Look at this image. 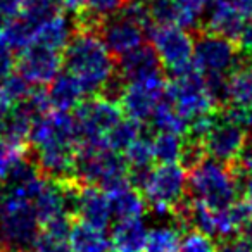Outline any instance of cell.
I'll return each instance as SVG.
<instances>
[{"instance_id":"cell-17","label":"cell","mask_w":252,"mask_h":252,"mask_svg":"<svg viewBox=\"0 0 252 252\" xmlns=\"http://www.w3.org/2000/svg\"><path fill=\"white\" fill-rule=\"evenodd\" d=\"M211 12L206 21V32L216 33L237 42L245 28V18L230 4H209Z\"/></svg>"},{"instance_id":"cell-14","label":"cell","mask_w":252,"mask_h":252,"mask_svg":"<svg viewBox=\"0 0 252 252\" xmlns=\"http://www.w3.org/2000/svg\"><path fill=\"white\" fill-rule=\"evenodd\" d=\"M161 59L152 45H140L118 59L116 71L126 81H142L161 74Z\"/></svg>"},{"instance_id":"cell-28","label":"cell","mask_w":252,"mask_h":252,"mask_svg":"<svg viewBox=\"0 0 252 252\" xmlns=\"http://www.w3.org/2000/svg\"><path fill=\"white\" fill-rule=\"evenodd\" d=\"M26 159V145L0 140V182H5L12 169Z\"/></svg>"},{"instance_id":"cell-18","label":"cell","mask_w":252,"mask_h":252,"mask_svg":"<svg viewBox=\"0 0 252 252\" xmlns=\"http://www.w3.org/2000/svg\"><path fill=\"white\" fill-rule=\"evenodd\" d=\"M74 33H76L74 19H69L63 14H56L40 26L33 43H40V45L50 47V49L61 52L67 47Z\"/></svg>"},{"instance_id":"cell-3","label":"cell","mask_w":252,"mask_h":252,"mask_svg":"<svg viewBox=\"0 0 252 252\" xmlns=\"http://www.w3.org/2000/svg\"><path fill=\"white\" fill-rule=\"evenodd\" d=\"M42 231L35 204L21 190L2 187L0 195V251L33 247Z\"/></svg>"},{"instance_id":"cell-15","label":"cell","mask_w":252,"mask_h":252,"mask_svg":"<svg viewBox=\"0 0 252 252\" xmlns=\"http://www.w3.org/2000/svg\"><path fill=\"white\" fill-rule=\"evenodd\" d=\"M147 226L142 218L118 220L111 231L112 252H144L147 242Z\"/></svg>"},{"instance_id":"cell-11","label":"cell","mask_w":252,"mask_h":252,"mask_svg":"<svg viewBox=\"0 0 252 252\" xmlns=\"http://www.w3.org/2000/svg\"><path fill=\"white\" fill-rule=\"evenodd\" d=\"M63 66V54L50 47L40 45V43H32L26 49H23L18 59L19 74L28 83L36 85V87L52 83L61 73Z\"/></svg>"},{"instance_id":"cell-13","label":"cell","mask_w":252,"mask_h":252,"mask_svg":"<svg viewBox=\"0 0 252 252\" xmlns=\"http://www.w3.org/2000/svg\"><path fill=\"white\" fill-rule=\"evenodd\" d=\"M74 216L83 223L105 230L112 218L109 195L100 187L81 185L74 204Z\"/></svg>"},{"instance_id":"cell-10","label":"cell","mask_w":252,"mask_h":252,"mask_svg":"<svg viewBox=\"0 0 252 252\" xmlns=\"http://www.w3.org/2000/svg\"><path fill=\"white\" fill-rule=\"evenodd\" d=\"M166 97V80L162 74L149 80L142 81H131L126 85L125 92L121 95V105L123 112L126 118L137 119V121H151L152 114L159 107Z\"/></svg>"},{"instance_id":"cell-26","label":"cell","mask_w":252,"mask_h":252,"mask_svg":"<svg viewBox=\"0 0 252 252\" xmlns=\"http://www.w3.org/2000/svg\"><path fill=\"white\" fill-rule=\"evenodd\" d=\"M32 92V83H28L21 74H9L7 78L0 80V109L26 100Z\"/></svg>"},{"instance_id":"cell-12","label":"cell","mask_w":252,"mask_h":252,"mask_svg":"<svg viewBox=\"0 0 252 252\" xmlns=\"http://www.w3.org/2000/svg\"><path fill=\"white\" fill-rule=\"evenodd\" d=\"M145 35L147 32L140 25L130 21L121 14L107 18L100 28V36L105 47L112 54V57H118V59L137 47L144 45Z\"/></svg>"},{"instance_id":"cell-38","label":"cell","mask_w":252,"mask_h":252,"mask_svg":"<svg viewBox=\"0 0 252 252\" xmlns=\"http://www.w3.org/2000/svg\"><path fill=\"white\" fill-rule=\"evenodd\" d=\"M251 145H252V138H251Z\"/></svg>"},{"instance_id":"cell-30","label":"cell","mask_w":252,"mask_h":252,"mask_svg":"<svg viewBox=\"0 0 252 252\" xmlns=\"http://www.w3.org/2000/svg\"><path fill=\"white\" fill-rule=\"evenodd\" d=\"M218 242L199 230L185 231L180 245V252H218Z\"/></svg>"},{"instance_id":"cell-16","label":"cell","mask_w":252,"mask_h":252,"mask_svg":"<svg viewBox=\"0 0 252 252\" xmlns=\"http://www.w3.org/2000/svg\"><path fill=\"white\" fill-rule=\"evenodd\" d=\"M49 102L50 107L56 111H73L76 109L87 97V92L81 87V83L71 73H59L56 80L50 83L49 90Z\"/></svg>"},{"instance_id":"cell-24","label":"cell","mask_w":252,"mask_h":252,"mask_svg":"<svg viewBox=\"0 0 252 252\" xmlns=\"http://www.w3.org/2000/svg\"><path fill=\"white\" fill-rule=\"evenodd\" d=\"M182 233L176 224L171 226H154L149 230L144 252H180Z\"/></svg>"},{"instance_id":"cell-7","label":"cell","mask_w":252,"mask_h":252,"mask_svg":"<svg viewBox=\"0 0 252 252\" xmlns=\"http://www.w3.org/2000/svg\"><path fill=\"white\" fill-rule=\"evenodd\" d=\"M244 56L237 42L216 33L200 30L197 32L193 47V64L202 74H226L230 76L242 64Z\"/></svg>"},{"instance_id":"cell-32","label":"cell","mask_w":252,"mask_h":252,"mask_svg":"<svg viewBox=\"0 0 252 252\" xmlns=\"http://www.w3.org/2000/svg\"><path fill=\"white\" fill-rule=\"evenodd\" d=\"M14 66H16L14 50H12L5 42L0 40V80H4V78H7L9 74H12Z\"/></svg>"},{"instance_id":"cell-2","label":"cell","mask_w":252,"mask_h":252,"mask_svg":"<svg viewBox=\"0 0 252 252\" xmlns=\"http://www.w3.org/2000/svg\"><path fill=\"white\" fill-rule=\"evenodd\" d=\"M240 180L235 171V166L224 164L209 156L189 171V199L213 211H223L235 204L240 195Z\"/></svg>"},{"instance_id":"cell-31","label":"cell","mask_w":252,"mask_h":252,"mask_svg":"<svg viewBox=\"0 0 252 252\" xmlns=\"http://www.w3.org/2000/svg\"><path fill=\"white\" fill-rule=\"evenodd\" d=\"M128 0H85V7L88 12L98 16L100 19H107L116 16L123 7L126 5Z\"/></svg>"},{"instance_id":"cell-25","label":"cell","mask_w":252,"mask_h":252,"mask_svg":"<svg viewBox=\"0 0 252 252\" xmlns=\"http://www.w3.org/2000/svg\"><path fill=\"white\" fill-rule=\"evenodd\" d=\"M152 140V151L154 158L159 162H180L183 154L185 137L168 131H156Z\"/></svg>"},{"instance_id":"cell-29","label":"cell","mask_w":252,"mask_h":252,"mask_svg":"<svg viewBox=\"0 0 252 252\" xmlns=\"http://www.w3.org/2000/svg\"><path fill=\"white\" fill-rule=\"evenodd\" d=\"M147 7L154 25H176L180 21V11L175 0H147Z\"/></svg>"},{"instance_id":"cell-35","label":"cell","mask_w":252,"mask_h":252,"mask_svg":"<svg viewBox=\"0 0 252 252\" xmlns=\"http://www.w3.org/2000/svg\"><path fill=\"white\" fill-rule=\"evenodd\" d=\"M56 4L59 5V9H64L74 16L85 7V0H56Z\"/></svg>"},{"instance_id":"cell-27","label":"cell","mask_w":252,"mask_h":252,"mask_svg":"<svg viewBox=\"0 0 252 252\" xmlns=\"http://www.w3.org/2000/svg\"><path fill=\"white\" fill-rule=\"evenodd\" d=\"M175 4L180 11V28L187 32H200V16L209 5V0H175Z\"/></svg>"},{"instance_id":"cell-4","label":"cell","mask_w":252,"mask_h":252,"mask_svg":"<svg viewBox=\"0 0 252 252\" xmlns=\"http://www.w3.org/2000/svg\"><path fill=\"white\" fill-rule=\"evenodd\" d=\"M166 97L189 121L220 111L207 92L204 74L195 64L169 74V80L166 81Z\"/></svg>"},{"instance_id":"cell-8","label":"cell","mask_w":252,"mask_h":252,"mask_svg":"<svg viewBox=\"0 0 252 252\" xmlns=\"http://www.w3.org/2000/svg\"><path fill=\"white\" fill-rule=\"evenodd\" d=\"M147 36L169 74L193 64V36L176 25H152Z\"/></svg>"},{"instance_id":"cell-34","label":"cell","mask_w":252,"mask_h":252,"mask_svg":"<svg viewBox=\"0 0 252 252\" xmlns=\"http://www.w3.org/2000/svg\"><path fill=\"white\" fill-rule=\"evenodd\" d=\"M238 49H240L244 59L252 63V21L249 25H245L244 32H242L240 38H238Z\"/></svg>"},{"instance_id":"cell-33","label":"cell","mask_w":252,"mask_h":252,"mask_svg":"<svg viewBox=\"0 0 252 252\" xmlns=\"http://www.w3.org/2000/svg\"><path fill=\"white\" fill-rule=\"evenodd\" d=\"M28 0H0V25L18 16Z\"/></svg>"},{"instance_id":"cell-19","label":"cell","mask_w":252,"mask_h":252,"mask_svg":"<svg viewBox=\"0 0 252 252\" xmlns=\"http://www.w3.org/2000/svg\"><path fill=\"white\" fill-rule=\"evenodd\" d=\"M107 193V192H105ZM109 202H111V213L116 220H133V218H142L147 209V202L140 190L133 187H125L116 192L107 193Z\"/></svg>"},{"instance_id":"cell-1","label":"cell","mask_w":252,"mask_h":252,"mask_svg":"<svg viewBox=\"0 0 252 252\" xmlns=\"http://www.w3.org/2000/svg\"><path fill=\"white\" fill-rule=\"evenodd\" d=\"M64 67L71 73L87 95H98L112 74L116 73V64L112 54L105 47L100 33L97 32H76L63 54Z\"/></svg>"},{"instance_id":"cell-37","label":"cell","mask_w":252,"mask_h":252,"mask_svg":"<svg viewBox=\"0 0 252 252\" xmlns=\"http://www.w3.org/2000/svg\"><path fill=\"white\" fill-rule=\"evenodd\" d=\"M0 195H2V187H0Z\"/></svg>"},{"instance_id":"cell-9","label":"cell","mask_w":252,"mask_h":252,"mask_svg":"<svg viewBox=\"0 0 252 252\" xmlns=\"http://www.w3.org/2000/svg\"><path fill=\"white\" fill-rule=\"evenodd\" d=\"M245 130H247L245 126L231 119L223 109H220L211 130L202 140L206 154L224 164L237 162L244 154L247 144Z\"/></svg>"},{"instance_id":"cell-22","label":"cell","mask_w":252,"mask_h":252,"mask_svg":"<svg viewBox=\"0 0 252 252\" xmlns=\"http://www.w3.org/2000/svg\"><path fill=\"white\" fill-rule=\"evenodd\" d=\"M152 130L156 131H168V133H176L185 137L189 133L190 121L187 118H183L178 111L175 109V105L169 102L168 97H164V100L159 104V107L156 109V112L151 118Z\"/></svg>"},{"instance_id":"cell-36","label":"cell","mask_w":252,"mask_h":252,"mask_svg":"<svg viewBox=\"0 0 252 252\" xmlns=\"http://www.w3.org/2000/svg\"><path fill=\"white\" fill-rule=\"evenodd\" d=\"M0 252H30L28 249H16V251H0Z\"/></svg>"},{"instance_id":"cell-23","label":"cell","mask_w":252,"mask_h":252,"mask_svg":"<svg viewBox=\"0 0 252 252\" xmlns=\"http://www.w3.org/2000/svg\"><path fill=\"white\" fill-rule=\"evenodd\" d=\"M142 128L144 126L137 119L123 118L107 133V137H105V147L125 154L126 149L142 137Z\"/></svg>"},{"instance_id":"cell-5","label":"cell","mask_w":252,"mask_h":252,"mask_svg":"<svg viewBox=\"0 0 252 252\" xmlns=\"http://www.w3.org/2000/svg\"><path fill=\"white\" fill-rule=\"evenodd\" d=\"M123 119V109L118 102H112L102 95L85 98L74 109V121L78 130L80 147H105V137Z\"/></svg>"},{"instance_id":"cell-20","label":"cell","mask_w":252,"mask_h":252,"mask_svg":"<svg viewBox=\"0 0 252 252\" xmlns=\"http://www.w3.org/2000/svg\"><path fill=\"white\" fill-rule=\"evenodd\" d=\"M69 244L74 252H109L111 240L104 230L78 220L69 231Z\"/></svg>"},{"instance_id":"cell-21","label":"cell","mask_w":252,"mask_h":252,"mask_svg":"<svg viewBox=\"0 0 252 252\" xmlns=\"http://www.w3.org/2000/svg\"><path fill=\"white\" fill-rule=\"evenodd\" d=\"M228 105L245 109L252 105V63L242 61V64L228 76Z\"/></svg>"},{"instance_id":"cell-6","label":"cell","mask_w":252,"mask_h":252,"mask_svg":"<svg viewBox=\"0 0 252 252\" xmlns=\"http://www.w3.org/2000/svg\"><path fill=\"white\" fill-rule=\"evenodd\" d=\"M189 171L180 162H159L152 168L142 193L147 207L158 214H169L187 199Z\"/></svg>"}]
</instances>
